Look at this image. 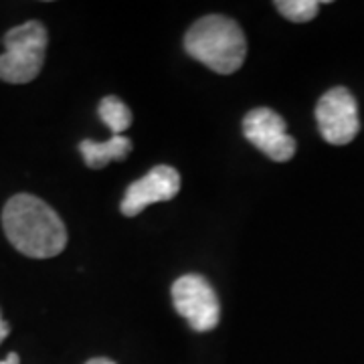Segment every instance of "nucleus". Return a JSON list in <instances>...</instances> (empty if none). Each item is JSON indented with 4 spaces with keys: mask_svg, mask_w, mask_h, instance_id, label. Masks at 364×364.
Returning a JSON list of instances; mask_svg holds the SVG:
<instances>
[{
    "mask_svg": "<svg viewBox=\"0 0 364 364\" xmlns=\"http://www.w3.org/2000/svg\"><path fill=\"white\" fill-rule=\"evenodd\" d=\"M2 227L13 247L26 257L49 259L67 245V229L61 217L33 195H16L6 203Z\"/></svg>",
    "mask_w": 364,
    "mask_h": 364,
    "instance_id": "f257e3e1",
    "label": "nucleus"
},
{
    "mask_svg": "<svg viewBox=\"0 0 364 364\" xmlns=\"http://www.w3.org/2000/svg\"><path fill=\"white\" fill-rule=\"evenodd\" d=\"M184 51L215 73L231 75L245 63L247 41L233 18L208 14L186 31Z\"/></svg>",
    "mask_w": 364,
    "mask_h": 364,
    "instance_id": "f03ea898",
    "label": "nucleus"
},
{
    "mask_svg": "<svg viewBox=\"0 0 364 364\" xmlns=\"http://www.w3.org/2000/svg\"><path fill=\"white\" fill-rule=\"evenodd\" d=\"M4 53L0 55V79L6 83H28L39 77L49 45L47 28L39 21L11 28L4 35Z\"/></svg>",
    "mask_w": 364,
    "mask_h": 364,
    "instance_id": "7ed1b4c3",
    "label": "nucleus"
},
{
    "mask_svg": "<svg viewBox=\"0 0 364 364\" xmlns=\"http://www.w3.org/2000/svg\"><path fill=\"white\" fill-rule=\"evenodd\" d=\"M172 304L195 332H210L221 318V304L203 275L188 273L172 284Z\"/></svg>",
    "mask_w": 364,
    "mask_h": 364,
    "instance_id": "20e7f679",
    "label": "nucleus"
},
{
    "mask_svg": "<svg viewBox=\"0 0 364 364\" xmlns=\"http://www.w3.org/2000/svg\"><path fill=\"white\" fill-rule=\"evenodd\" d=\"M318 130L328 144H350L360 130L358 105L346 87H332L316 104Z\"/></svg>",
    "mask_w": 364,
    "mask_h": 364,
    "instance_id": "39448f33",
    "label": "nucleus"
},
{
    "mask_svg": "<svg viewBox=\"0 0 364 364\" xmlns=\"http://www.w3.org/2000/svg\"><path fill=\"white\" fill-rule=\"evenodd\" d=\"M243 134L275 162H287L296 154V140L287 134L286 119L269 107H255L243 117Z\"/></svg>",
    "mask_w": 364,
    "mask_h": 364,
    "instance_id": "423d86ee",
    "label": "nucleus"
},
{
    "mask_svg": "<svg viewBox=\"0 0 364 364\" xmlns=\"http://www.w3.org/2000/svg\"><path fill=\"white\" fill-rule=\"evenodd\" d=\"M178 191H181L178 170H174L172 166H154L146 176L128 186L119 210L126 217H136L154 203H164L174 198Z\"/></svg>",
    "mask_w": 364,
    "mask_h": 364,
    "instance_id": "0eeeda50",
    "label": "nucleus"
},
{
    "mask_svg": "<svg viewBox=\"0 0 364 364\" xmlns=\"http://www.w3.org/2000/svg\"><path fill=\"white\" fill-rule=\"evenodd\" d=\"M79 150L90 168L100 170L114 160H126L132 152V140L126 136H112L105 142L83 140L79 144Z\"/></svg>",
    "mask_w": 364,
    "mask_h": 364,
    "instance_id": "6e6552de",
    "label": "nucleus"
},
{
    "mask_svg": "<svg viewBox=\"0 0 364 364\" xmlns=\"http://www.w3.org/2000/svg\"><path fill=\"white\" fill-rule=\"evenodd\" d=\"M97 114L114 136H122L132 126V112L116 95H107L100 102Z\"/></svg>",
    "mask_w": 364,
    "mask_h": 364,
    "instance_id": "1a4fd4ad",
    "label": "nucleus"
},
{
    "mask_svg": "<svg viewBox=\"0 0 364 364\" xmlns=\"http://www.w3.org/2000/svg\"><path fill=\"white\" fill-rule=\"evenodd\" d=\"M322 2L318 0H277L275 9L291 23H308L318 14Z\"/></svg>",
    "mask_w": 364,
    "mask_h": 364,
    "instance_id": "9d476101",
    "label": "nucleus"
},
{
    "mask_svg": "<svg viewBox=\"0 0 364 364\" xmlns=\"http://www.w3.org/2000/svg\"><path fill=\"white\" fill-rule=\"evenodd\" d=\"M9 332H11V326L6 324L4 320H2V314H0V344L6 340V336H9Z\"/></svg>",
    "mask_w": 364,
    "mask_h": 364,
    "instance_id": "9b49d317",
    "label": "nucleus"
},
{
    "mask_svg": "<svg viewBox=\"0 0 364 364\" xmlns=\"http://www.w3.org/2000/svg\"><path fill=\"white\" fill-rule=\"evenodd\" d=\"M0 364H21V356L16 352H11L4 360H0Z\"/></svg>",
    "mask_w": 364,
    "mask_h": 364,
    "instance_id": "f8f14e48",
    "label": "nucleus"
},
{
    "mask_svg": "<svg viewBox=\"0 0 364 364\" xmlns=\"http://www.w3.org/2000/svg\"><path fill=\"white\" fill-rule=\"evenodd\" d=\"M85 364H116L114 360H109V358H91V360H87Z\"/></svg>",
    "mask_w": 364,
    "mask_h": 364,
    "instance_id": "ddd939ff",
    "label": "nucleus"
}]
</instances>
